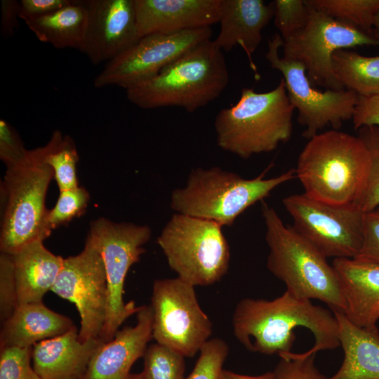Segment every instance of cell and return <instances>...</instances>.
<instances>
[{"label":"cell","mask_w":379,"mask_h":379,"mask_svg":"<svg viewBox=\"0 0 379 379\" xmlns=\"http://www.w3.org/2000/svg\"><path fill=\"white\" fill-rule=\"evenodd\" d=\"M20 13V1H1L0 32L4 37L9 38L14 35L18 27Z\"/></svg>","instance_id":"cell-41"},{"label":"cell","mask_w":379,"mask_h":379,"mask_svg":"<svg viewBox=\"0 0 379 379\" xmlns=\"http://www.w3.org/2000/svg\"><path fill=\"white\" fill-rule=\"evenodd\" d=\"M294 109L282 78L270 91L244 88L237 102L215 116L218 145L242 159L272 152L290 140Z\"/></svg>","instance_id":"cell-5"},{"label":"cell","mask_w":379,"mask_h":379,"mask_svg":"<svg viewBox=\"0 0 379 379\" xmlns=\"http://www.w3.org/2000/svg\"><path fill=\"white\" fill-rule=\"evenodd\" d=\"M45 145V160L53 169L59 192L78 187L79 154L74 140L68 135H63L60 131H55Z\"/></svg>","instance_id":"cell-28"},{"label":"cell","mask_w":379,"mask_h":379,"mask_svg":"<svg viewBox=\"0 0 379 379\" xmlns=\"http://www.w3.org/2000/svg\"><path fill=\"white\" fill-rule=\"evenodd\" d=\"M332 65L344 89L359 96L379 95V56H365L343 49L333 53Z\"/></svg>","instance_id":"cell-26"},{"label":"cell","mask_w":379,"mask_h":379,"mask_svg":"<svg viewBox=\"0 0 379 379\" xmlns=\"http://www.w3.org/2000/svg\"><path fill=\"white\" fill-rule=\"evenodd\" d=\"M312 8L347 22L371 35L379 0H305Z\"/></svg>","instance_id":"cell-27"},{"label":"cell","mask_w":379,"mask_h":379,"mask_svg":"<svg viewBox=\"0 0 379 379\" xmlns=\"http://www.w3.org/2000/svg\"><path fill=\"white\" fill-rule=\"evenodd\" d=\"M274 17L272 2L262 0H222L220 32L213 41L222 51L240 46L248 58L256 79L260 74L253 54L262 39V31Z\"/></svg>","instance_id":"cell-19"},{"label":"cell","mask_w":379,"mask_h":379,"mask_svg":"<svg viewBox=\"0 0 379 379\" xmlns=\"http://www.w3.org/2000/svg\"><path fill=\"white\" fill-rule=\"evenodd\" d=\"M272 4L274 23L284 41L293 37L307 25L310 8L305 0H275Z\"/></svg>","instance_id":"cell-31"},{"label":"cell","mask_w":379,"mask_h":379,"mask_svg":"<svg viewBox=\"0 0 379 379\" xmlns=\"http://www.w3.org/2000/svg\"><path fill=\"white\" fill-rule=\"evenodd\" d=\"M357 131V136L366 145L370 156L365 185L356 204L365 213L379 206V127L364 126Z\"/></svg>","instance_id":"cell-29"},{"label":"cell","mask_w":379,"mask_h":379,"mask_svg":"<svg viewBox=\"0 0 379 379\" xmlns=\"http://www.w3.org/2000/svg\"><path fill=\"white\" fill-rule=\"evenodd\" d=\"M185 357L157 343L147 346L142 373L146 379H184Z\"/></svg>","instance_id":"cell-30"},{"label":"cell","mask_w":379,"mask_h":379,"mask_svg":"<svg viewBox=\"0 0 379 379\" xmlns=\"http://www.w3.org/2000/svg\"><path fill=\"white\" fill-rule=\"evenodd\" d=\"M127 379H146L143 374L141 373L135 374H129Z\"/></svg>","instance_id":"cell-44"},{"label":"cell","mask_w":379,"mask_h":379,"mask_svg":"<svg viewBox=\"0 0 379 379\" xmlns=\"http://www.w3.org/2000/svg\"><path fill=\"white\" fill-rule=\"evenodd\" d=\"M361 46H376V42L358 28L310 8L305 27L291 39L283 41L282 48L284 57L298 61L305 67L314 86L339 91L344 88L333 72L332 56L337 51Z\"/></svg>","instance_id":"cell-13"},{"label":"cell","mask_w":379,"mask_h":379,"mask_svg":"<svg viewBox=\"0 0 379 379\" xmlns=\"http://www.w3.org/2000/svg\"><path fill=\"white\" fill-rule=\"evenodd\" d=\"M354 258L379 265V206L364 213L362 245Z\"/></svg>","instance_id":"cell-37"},{"label":"cell","mask_w":379,"mask_h":379,"mask_svg":"<svg viewBox=\"0 0 379 379\" xmlns=\"http://www.w3.org/2000/svg\"><path fill=\"white\" fill-rule=\"evenodd\" d=\"M211 27L145 36L131 48L105 63L93 81L95 88L118 86L126 90L148 80L185 53L211 39Z\"/></svg>","instance_id":"cell-14"},{"label":"cell","mask_w":379,"mask_h":379,"mask_svg":"<svg viewBox=\"0 0 379 379\" xmlns=\"http://www.w3.org/2000/svg\"><path fill=\"white\" fill-rule=\"evenodd\" d=\"M262 215L269 248L268 270L281 281L286 291L306 300H318L332 312L345 313V303L337 273L317 248L285 225L277 211L262 202Z\"/></svg>","instance_id":"cell-4"},{"label":"cell","mask_w":379,"mask_h":379,"mask_svg":"<svg viewBox=\"0 0 379 379\" xmlns=\"http://www.w3.org/2000/svg\"><path fill=\"white\" fill-rule=\"evenodd\" d=\"M282 203L294 230L326 258L357 257L363 241L364 213L355 204H331L304 192L291 194Z\"/></svg>","instance_id":"cell-11"},{"label":"cell","mask_w":379,"mask_h":379,"mask_svg":"<svg viewBox=\"0 0 379 379\" xmlns=\"http://www.w3.org/2000/svg\"><path fill=\"white\" fill-rule=\"evenodd\" d=\"M73 327L69 318L50 310L43 302L20 304L3 322L0 347H32Z\"/></svg>","instance_id":"cell-22"},{"label":"cell","mask_w":379,"mask_h":379,"mask_svg":"<svg viewBox=\"0 0 379 379\" xmlns=\"http://www.w3.org/2000/svg\"><path fill=\"white\" fill-rule=\"evenodd\" d=\"M87 11L80 0L46 15L27 20V27L41 42L57 48L81 51L86 31Z\"/></svg>","instance_id":"cell-25"},{"label":"cell","mask_w":379,"mask_h":379,"mask_svg":"<svg viewBox=\"0 0 379 379\" xmlns=\"http://www.w3.org/2000/svg\"><path fill=\"white\" fill-rule=\"evenodd\" d=\"M352 120L356 130L364 126L379 127V95H358Z\"/></svg>","instance_id":"cell-39"},{"label":"cell","mask_w":379,"mask_h":379,"mask_svg":"<svg viewBox=\"0 0 379 379\" xmlns=\"http://www.w3.org/2000/svg\"><path fill=\"white\" fill-rule=\"evenodd\" d=\"M18 305L42 302L54 286L64 258L48 250L43 241L32 242L12 255Z\"/></svg>","instance_id":"cell-24"},{"label":"cell","mask_w":379,"mask_h":379,"mask_svg":"<svg viewBox=\"0 0 379 379\" xmlns=\"http://www.w3.org/2000/svg\"><path fill=\"white\" fill-rule=\"evenodd\" d=\"M28 151L13 127L4 119H1L0 158L6 167L20 161L27 156Z\"/></svg>","instance_id":"cell-38"},{"label":"cell","mask_w":379,"mask_h":379,"mask_svg":"<svg viewBox=\"0 0 379 379\" xmlns=\"http://www.w3.org/2000/svg\"><path fill=\"white\" fill-rule=\"evenodd\" d=\"M369 164L368 151L358 136L333 129L308 140L298 156L295 178L304 193L314 199L335 205H356Z\"/></svg>","instance_id":"cell-2"},{"label":"cell","mask_w":379,"mask_h":379,"mask_svg":"<svg viewBox=\"0 0 379 379\" xmlns=\"http://www.w3.org/2000/svg\"><path fill=\"white\" fill-rule=\"evenodd\" d=\"M46 153V145L29 149L23 159L6 167L1 185V253L13 255L32 242L44 241L51 233L45 201L53 171L45 160Z\"/></svg>","instance_id":"cell-7"},{"label":"cell","mask_w":379,"mask_h":379,"mask_svg":"<svg viewBox=\"0 0 379 379\" xmlns=\"http://www.w3.org/2000/svg\"><path fill=\"white\" fill-rule=\"evenodd\" d=\"M100 339L81 341L74 326L32 347V366L41 379H82Z\"/></svg>","instance_id":"cell-21"},{"label":"cell","mask_w":379,"mask_h":379,"mask_svg":"<svg viewBox=\"0 0 379 379\" xmlns=\"http://www.w3.org/2000/svg\"><path fill=\"white\" fill-rule=\"evenodd\" d=\"M18 305V289L13 256L0 255V319L5 321Z\"/></svg>","instance_id":"cell-36"},{"label":"cell","mask_w":379,"mask_h":379,"mask_svg":"<svg viewBox=\"0 0 379 379\" xmlns=\"http://www.w3.org/2000/svg\"><path fill=\"white\" fill-rule=\"evenodd\" d=\"M316 354L309 350L279 355L280 359L272 371L273 379H327L316 366Z\"/></svg>","instance_id":"cell-33"},{"label":"cell","mask_w":379,"mask_h":379,"mask_svg":"<svg viewBox=\"0 0 379 379\" xmlns=\"http://www.w3.org/2000/svg\"><path fill=\"white\" fill-rule=\"evenodd\" d=\"M88 22L80 51L94 65L105 63L139 40L134 0H80Z\"/></svg>","instance_id":"cell-16"},{"label":"cell","mask_w":379,"mask_h":379,"mask_svg":"<svg viewBox=\"0 0 379 379\" xmlns=\"http://www.w3.org/2000/svg\"><path fill=\"white\" fill-rule=\"evenodd\" d=\"M89 199V194L83 187L60 192L55 205L47 214L46 223L49 230L52 232L81 216L86 211Z\"/></svg>","instance_id":"cell-32"},{"label":"cell","mask_w":379,"mask_h":379,"mask_svg":"<svg viewBox=\"0 0 379 379\" xmlns=\"http://www.w3.org/2000/svg\"><path fill=\"white\" fill-rule=\"evenodd\" d=\"M20 19L26 22L52 13L74 3V0H21Z\"/></svg>","instance_id":"cell-40"},{"label":"cell","mask_w":379,"mask_h":379,"mask_svg":"<svg viewBox=\"0 0 379 379\" xmlns=\"http://www.w3.org/2000/svg\"><path fill=\"white\" fill-rule=\"evenodd\" d=\"M282 45L281 36L275 33L268 40L265 58L283 76L289 100L298 111V122L305 128L303 137L309 140L328 126L338 130L344 121L352 119L357 94L346 89H317L300 62L279 55Z\"/></svg>","instance_id":"cell-12"},{"label":"cell","mask_w":379,"mask_h":379,"mask_svg":"<svg viewBox=\"0 0 379 379\" xmlns=\"http://www.w3.org/2000/svg\"><path fill=\"white\" fill-rule=\"evenodd\" d=\"M232 324L236 339L252 352L278 356L291 352L298 327L312 333L314 344L310 350L314 352L340 346L335 314L286 291L271 300L241 299L234 310Z\"/></svg>","instance_id":"cell-1"},{"label":"cell","mask_w":379,"mask_h":379,"mask_svg":"<svg viewBox=\"0 0 379 379\" xmlns=\"http://www.w3.org/2000/svg\"><path fill=\"white\" fill-rule=\"evenodd\" d=\"M371 36L376 42V46H379V13L376 15L372 29L371 32Z\"/></svg>","instance_id":"cell-43"},{"label":"cell","mask_w":379,"mask_h":379,"mask_svg":"<svg viewBox=\"0 0 379 379\" xmlns=\"http://www.w3.org/2000/svg\"><path fill=\"white\" fill-rule=\"evenodd\" d=\"M345 303L344 314L363 328L376 326L379 319V265L357 258L333 259Z\"/></svg>","instance_id":"cell-20"},{"label":"cell","mask_w":379,"mask_h":379,"mask_svg":"<svg viewBox=\"0 0 379 379\" xmlns=\"http://www.w3.org/2000/svg\"><path fill=\"white\" fill-rule=\"evenodd\" d=\"M229 354L227 344L221 338L208 340L199 351L195 366L186 379H220Z\"/></svg>","instance_id":"cell-34"},{"label":"cell","mask_w":379,"mask_h":379,"mask_svg":"<svg viewBox=\"0 0 379 379\" xmlns=\"http://www.w3.org/2000/svg\"><path fill=\"white\" fill-rule=\"evenodd\" d=\"M333 313L338 322V339L344 359L338 371L327 379H379L377 326L359 327L352 323L344 313Z\"/></svg>","instance_id":"cell-23"},{"label":"cell","mask_w":379,"mask_h":379,"mask_svg":"<svg viewBox=\"0 0 379 379\" xmlns=\"http://www.w3.org/2000/svg\"><path fill=\"white\" fill-rule=\"evenodd\" d=\"M270 166L251 179L217 166L193 169L185 186L172 192L171 208L178 213L211 220L222 227L231 226L248 208L295 178V168H291L265 178Z\"/></svg>","instance_id":"cell-6"},{"label":"cell","mask_w":379,"mask_h":379,"mask_svg":"<svg viewBox=\"0 0 379 379\" xmlns=\"http://www.w3.org/2000/svg\"><path fill=\"white\" fill-rule=\"evenodd\" d=\"M220 379H273V373L269 371L259 375H248L223 368Z\"/></svg>","instance_id":"cell-42"},{"label":"cell","mask_w":379,"mask_h":379,"mask_svg":"<svg viewBox=\"0 0 379 379\" xmlns=\"http://www.w3.org/2000/svg\"><path fill=\"white\" fill-rule=\"evenodd\" d=\"M51 291L75 305L81 341L100 339L107 314V277L102 257L88 239L79 254L64 258Z\"/></svg>","instance_id":"cell-15"},{"label":"cell","mask_w":379,"mask_h":379,"mask_svg":"<svg viewBox=\"0 0 379 379\" xmlns=\"http://www.w3.org/2000/svg\"><path fill=\"white\" fill-rule=\"evenodd\" d=\"M140 38L211 27L219 22L222 0H134Z\"/></svg>","instance_id":"cell-17"},{"label":"cell","mask_w":379,"mask_h":379,"mask_svg":"<svg viewBox=\"0 0 379 379\" xmlns=\"http://www.w3.org/2000/svg\"><path fill=\"white\" fill-rule=\"evenodd\" d=\"M151 234L147 225L115 222L105 218L91 223L86 239L100 254L107 277V314L100 337L103 343L112 340L124 321L140 310V306H136L133 301L125 302L124 286L131 267L145 252L143 246Z\"/></svg>","instance_id":"cell-9"},{"label":"cell","mask_w":379,"mask_h":379,"mask_svg":"<svg viewBox=\"0 0 379 379\" xmlns=\"http://www.w3.org/2000/svg\"><path fill=\"white\" fill-rule=\"evenodd\" d=\"M32 347H6L0 352V379H41L31 366Z\"/></svg>","instance_id":"cell-35"},{"label":"cell","mask_w":379,"mask_h":379,"mask_svg":"<svg viewBox=\"0 0 379 379\" xmlns=\"http://www.w3.org/2000/svg\"><path fill=\"white\" fill-rule=\"evenodd\" d=\"M228 82L224 54L213 41L208 39L154 77L126 91L128 100L140 108L180 107L193 112L218 98Z\"/></svg>","instance_id":"cell-3"},{"label":"cell","mask_w":379,"mask_h":379,"mask_svg":"<svg viewBox=\"0 0 379 379\" xmlns=\"http://www.w3.org/2000/svg\"><path fill=\"white\" fill-rule=\"evenodd\" d=\"M157 243L177 277L194 287L218 282L229 270L230 246L213 221L175 213Z\"/></svg>","instance_id":"cell-8"},{"label":"cell","mask_w":379,"mask_h":379,"mask_svg":"<svg viewBox=\"0 0 379 379\" xmlns=\"http://www.w3.org/2000/svg\"><path fill=\"white\" fill-rule=\"evenodd\" d=\"M150 305L156 343L192 357L210 340L213 324L199 305L194 286L178 277L156 279Z\"/></svg>","instance_id":"cell-10"},{"label":"cell","mask_w":379,"mask_h":379,"mask_svg":"<svg viewBox=\"0 0 379 379\" xmlns=\"http://www.w3.org/2000/svg\"><path fill=\"white\" fill-rule=\"evenodd\" d=\"M136 317L134 326L119 330L112 340L101 343L82 379H127L133 364L143 357L152 338L151 305L140 306Z\"/></svg>","instance_id":"cell-18"}]
</instances>
